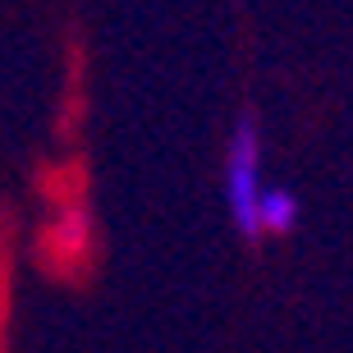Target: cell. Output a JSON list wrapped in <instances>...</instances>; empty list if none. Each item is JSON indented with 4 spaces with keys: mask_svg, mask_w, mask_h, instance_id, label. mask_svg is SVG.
<instances>
[{
    "mask_svg": "<svg viewBox=\"0 0 353 353\" xmlns=\"http://www.w3.org/2000/svg\"><path fill=\"white\" fill-rule=\"evenodd\" d=\"M262 129L257 119L243 115L230 133V147H225V202H230V216H234L239 234L257 239V202H262Z\"/></svg>",
    "mask_w": 353,
    "mask_h": 353,
    "instance_id": "6da1fadb",
    "label": "cell"
},
{
    "mask_svg": "<svg viewBox=\"0 0 353 353\" xmlns=\"http://www.w3.org/2000/svg\"><path fill=\"white\" fill-rule=\"evenodd\" d=\"M299 221V197L289 188H262V202H257V230L262 234H289Z\"/></svg>",
    "mask_w": 353,
    "mask_h": 353,
    "instance_id": "7a4b0ae2",
    "label": "cell"
}]
</instances>
